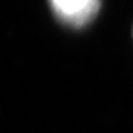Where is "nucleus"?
Here are the masks:
<instances>
[{"label":"nucleus","mask_w":133,"mask_h":133,"mask_svg":"<svg viewBox=\"0 0 133 133\" xmlns=\"http://www.w3.org/2000/svg\"><path fill=\"white\" fill-rule=\"evenodd\" d=\"M49 5L62 22L81 27L95 17L100 8V0H49Z\"/></svg>","instance_id":"1"}]
</instances>
